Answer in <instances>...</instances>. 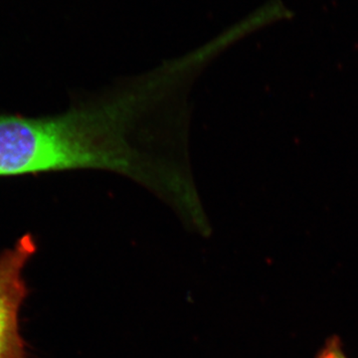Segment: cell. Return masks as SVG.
Segmentation results:
<instances>
[{"label": "cell", "instance_id": "cell-2", "mask_svg": "<svg viewBox=\"0 0 358 358\" xmlns=\"http://www.w3.org/2000/svg\"><path fill=\"white\" fill-rule=\"evenodd\" d=\"M31 234L0 253V358H29L20 331V312L28 294L23 271L36 253Z\"/></svg>", "mask_w": 358, "mask_h": 358}, {"label": "cell", "instance_id": "cell-1", "mask_svg": "<svg viewBox=\"0 0 358 358\" xmlns=\"http://www.w3.org/2000/svg\"><path fill=\"white\" fill-rule=\"evenodd\" d=\"M115 138L93 96L59 114H0V178L70 171H109Z\"/></svg>", "mask_w": 358, "mask_h": 358}, {"label": "cell", "instance_id": "cell-3", "mask_svg": "<svg viewBox=\"0 0 358 358\" xmlns=\"http://www.w3.org/2000/svg\"><path fill=\"white\" fill-rule=\"evenodd\" d=\"M315 358H348L343 350L341 339L338 336H331L327 339L324 346L315 355Z\"/></svg>", "mask_w": 358, "mask_h": 358}]
</instances>
